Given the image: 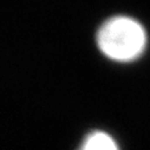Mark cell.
<instances>
[{
	"label": "cell",
	"instance_id": "1",
	"mask_svg": "<svg viewBox=\"0 0 150 150\" xmlns=\"http://www.w3.org/2000/svg\"><path fill=\"white\" fill-rule=\"evenodd\" d=\"M146 34L143 26L132 18L118 16L103 23L97 32V45L110 59L131 62L145 49Z\"/></svg>",
	"mask_w": 150,
	"mask_h": 150
},
{
	"label": "cell",
	"instance_id": "2",
	"mask_svg": "<svg viewBox=\"0 0 150 150\" xmlns=\"http://www.w3.org/2000/svg\"><path fill=\"white\" fill-rule=\"evenodd\" d=\"M79 150H118V146L106 132L95 131L84 139Z\"/></svg>",
	"mask_w": 150,
	"mask_h": 150
}]
</instances>
